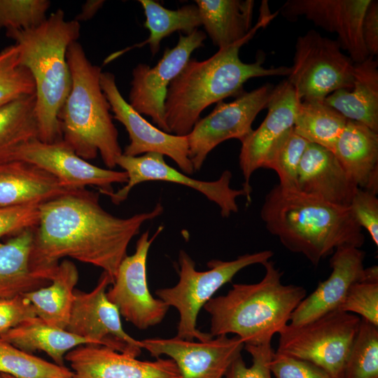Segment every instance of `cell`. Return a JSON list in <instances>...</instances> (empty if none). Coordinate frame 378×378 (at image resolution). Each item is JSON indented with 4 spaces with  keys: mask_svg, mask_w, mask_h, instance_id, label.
Instances as JSON below:
<instances>
[{
    "mask_svg": "<svg viewBox=\"0 0 378 378\" xmlns=\"http://www.w3.org/2000/svg\"><path fill=\"white\" fill-rule=\"evenodd\" d=\"M342 378H378V326L363 318L348 355Z\"/></svg>",
    "mask_w": 378,
    "mask_h": 378,
    "instance_id": "836d02e7",
    "label": "cell"
},
{
    "mask_svg": "<svg viewBox=\"0 0 378 378\" xmlns=\"http://www.w3.org/2000/svg\"><path fill=\"white\" fill-rule=\"evenodd\" d=\"M254 31L242 40L218 50L208 59L190 58L171 82L164 102V120L169 133L186 136L209 106L243 92V85L257 77L284 76L290 67H265L263 54L252 63L241 60L242 46L253 38Z\"/></svg>",
    "mask_w": 378,
    "mask_h": 378,
    "instance_id": "7a4b0ae2",
    "label": "cell"
},
{
    "mask_svg": "<svg viewBox=\"0 0 378 378\" xmlns=\"http://www.w3.org/2000/svg\"><path fill=\"white\" fill-rule=\"evenodd\" d=\"M244 348L252 358V365L246 366L241 355L231 364L225 378H272L270 363L274 351L271 343L259 345L245 344Z\"/></svg>",
    "mask_w": 378,
    "mask_h": 378,
    "instance_id": "f35d334b",
    "label": "cell"
},
{
    "mask_svg": "<svg viewBox=\"0 0 378 378\" xmlns=\"http://www.w3.org/2000/svg\"><path fill=\"white\" fill-rule=\"evenodd\" d=\"M80 30L79 22L66 20L62 9L36 27L6 30V36L15 42L20 64L35 83L38 139L43 142L62 140L58 114L71 88L66 51Z\"/></svg>",
    "mask_w": 378,
    "mask_h": 378,
    "instance_id": "277c9868",
    "label": "cell"
},
{
    "mask_svg": "<svg viewBox=\"0 0 378 378\" xmlns=\"http://www.w3.org/2000/svg\"><path fill=\"white\" fill-rule=\"evenodd\" d=\"M357 188L332 151L309 143L298 169V191L331 204L349 206Z\"/></svg>",
    "mask_w": 378,
    "mask_h": 378,
    "instance_id": "7402d4cb",
    "label": "cell"
},
{
    "mask_svg": "<svg viewBox=\"0 0 378 378\" xmlns=\"http://www.w3.org/2000/svg\"><path fill=\"white\" fill-rule=\"evenodd\" d=\"M34 317V309L23 294L0 298V336Z\"/></svg>",
    "mask_w": 378,
    "mask_h": 378,
    "instance_id": "7bdbcfd3",
    "label": "cell"
},
{
    "mask_svg": "<svg viewBox=\"0 0 378 378\" xmlns=\"http://www.w3.org/2000/svg\"><path fill=\"white\" fill-rule=\"evenodd\" d=\"M351 213L360 227H364L378 246V199L370 191L357 188L349 204Z\"/></svg>",
    "mask_w": 378,
    "mask_h": 378,
    "instance_id": "60d3db41",
    "label": "cell"
},
{
    "mask_svg": "<svg viewBox=\"0 0 378 378\" xmlns=\"http://www.w3.org/2000/svg\"><path fill=\"white\" fill-rule=\"evenodd\" d=\"M202 25L212 43L224 48L263 28L276 15L271 13L267 1L262 2L258 22L252 27L253 0H196Z\"/></svg>",
    "mask_w": 378,
    "mask_h": 378,
    "instance_id": "603a6c76",
    "label": "cell"
},
{
    "mask_svg": "<svg viewBox=\"0 0 378 378\" xmlns=\"http://www.w3.org/2000/svg\"><path fill=\"white\" fill-rule=\"evenodd\" d=\"M309 142L292 130L274 154L267 169L274 170L279 187L285 190H298L297 179L301 159Z\"/></svg>",
    "mask_w": 378,
    "mask_h": 378,
    "instance_id": "d590c367",
    "label": "cell"
},
{
    "mask_svg": "<svg viewBox=\"0 0 378 378\" xmlns=\"http://www.w3.org/2000/svg\"><path fill=\"white\" fill-rule=\"evenodd\" d=\"M370 0H288L281 8L286 18L303 16L316 27L337 34V40L354 63L370 55L363 36L362 24Z\"/></svg>",
    "mask_w": 378,
    "mask_h": 378,
    "instance_id": "d6986e66",
    "label": "cell"
},
{
    "mask_svg": "<svg viewBox=\"0 0 378 378\" xmlns=\"http://www.w3.org/2000/svg\"><path fill=\"white\" fill-rule=\"evenodd\" d=\"M36 93L0 107V151L38 139Z\"/></svg>",
    "mask_w": 378,
    "mask_h": 378,
    "instance_id": "1f68e13d",
    "label": "cell"
},
{
    "mask_svg": "<svg viewBox=\"0 0 378 378\" xmlns=\"http://www.w3.org/2000/svg\"><path fill=\"white\" fill-rule=\"evenodd\" d=\"M36 93L29 71L20 64L15 45L0 52V107L20 97Z\"/></svg>",
    "mask_w": 378,
    "mask_h": 378,
    "instance_id": "e575fe53",
    "label": "cell"
},
{
    "mask_svg": "<svg viewBox=\"0 0 378 378\" xmlns=\"http://www.w3.org/2000/svg\"><path fill=\"white\" fill-rule=\"evenodd\" d=\"M378 326V282L360 281L349 289L340 309Z\"/></svg>",
    "mask_w": 378,
    "mask_h": 378,
    "instance_id": "74e56055",
    "label": "cell"
},
{
    "mask_svg": "<svg viewBox=\"0 0 378 378\" xmlns=\"http://www.w3.org/2000/svg\"><path fill=\"white\" fill-rule=\"evenodd\" d=\"M365 257V253L360 248L337 247L330 259V276L300 302L288 324L299 326L339 309L350 287L364 279Z\"/></svg>",
    "mask_w": 378,
    "mask_h": 378,
    "instance_id": "44dd1931",
    "label": "cell"
},
{
    "mask_svg": "<svg viewBox=\"0 0 378 378\" xmlns=\"http://www.w3.org/2000/svg\"><path fill=\"white\" fill-rule=\"evenodd\" d=\"M260 216L268 232L287 249L304 255L315 266L340 246L360 248L365 241L349 206L279 185L267 194Z\"/></svg>",
    "mask_w": 378,
    "mask_h": 378,
    "instance_id": "3957f363",
    "label": "cell"
},
{
    "mask_svg": "<svg viewBox=\"0 0 378 378\" xmlns=\"http://www.w3.org/2000/svg\"><path fill=\"white\" fill-rule=\"evenodd\" d=\"M324 102L347 120L362 123L378 132V62L374 57L354 63L350 90L340 89Z\"/></svg>",
    "mask_w": 378,
    "mask_h": 378,
    "instance_id": "484cf974",
    "label": "cell"
},
{
    "mask_svg": "<svg viewBox=\"0 0 378 378\" xmlns=\"http://www.w3.org/2000/svg\"><path fill=\"white\" fill-rule=\"evenodd\" d=\"M104 1L89 0L87 1L81 8V12L76 17V20L86 21L90 20L103 6Z\"/></svg>",
    "mask_w": 378,
    "mask_h": 378,
    "instance_id": "f6af8a7d",
    "label": "cell"
},
{
    "mask_svg": "<svg viewBox=\"0 0 378 378\" xmlns=\"http://www.w3.org/2000/svg\"><path fill=\"white\" fill-rule=\"evenodd\" d=\"M0 338L30 354L42 351L60 366H65V356L69 351L80 345L94 344L89 339L49 325L37 316L9 330Z\"/></svg>",
    "mask_w": 378,
    "mask_h": 378,
    "instance_id": "f1b7e54d",
    "label": "cell"
},
{
    "mask_svg": "<svg viewBox=\"0 0 378 378\" xmlns=\"http://www.w3.org/2000/svg\"><path fill=\"white\" fill-rule=\"evenodd\" d=\"M66 59L71 88L58 114L62 139L87 161L99 153L104 164L112 169L122 151L101 87V68L90 62L77 41L68 47Z\"/></svg>",
    "mask_w": 378,
    "mask_h": 378,
    "instance_id": "8992f818",
    "label": "cell"
},
{
    "mask_svg": "<svg viewBox=\"0 0 378 378\" xmlns=\"http://www.w3.org/2000/svg\"><path fill=\"white\" fill-rule=\"evenodd\" d=\"M273 254L272 251L265 250L244 254L230 261L211 260L207 263L209 269L200 272L195 269V263L190 255L181 250L178 258V283L173 287L155 291L159 299L169 307L176 308L179 313L176 337L186 340L196 339L201 342L213 338L210 333L202 332L196 327L201 308L240 270L251 265H262Z\"/></svg>",
    "mask_w": 378,
    "mask_h": 378,
    "instance_id": "52a82bcc",
    "label": "cell"
},
{
    "mask_svg": "<svg viewBox=\"0 0 378 378\" xmlns=\"http://www.w3.org/2000/svg\"><path fill=\"white\" fill-rule=\"evenodd\" d=\"M362 36L370 56L378 54V1L370 0L362 24Z\"/></svg>",
    "mask_w": 378,
    "mask_h": 378,
    "instance_id": "ee69618b",
    "label": "cell"
},
{
    "mask_svg": "<svg viewBox=\"0 0 378 378\" xmlns=\"http://www.w3.org/2000/svg\"><path fill=\"white\" fill-rule=\"evenodd\" d=\"M34 230H24L0 244V298L22 295L50 282L31 267Z\"/></svg>",
    "mask_w": 378,
    "mask_h": 378,
    "instance_id": "83f0119b",
    "label": "cell"
},
{
    "mask_svg": "<svg viewBox=\"0 0 378 378\" xmlns=\"http://www.w3.org/2000/svg\"><path fill=\"white\" fill-rule=\"evenodd\" d=\"M347 119L324 101H300L293 130L309 143L333 153Z\"/></svg>",
    "mask_w": 378,
    "mask_h": 378,
    "instance_id": "4dcf8cb0",
    "label": "cell"
},
{
    "mask_svg": "<svg viewBox=\"0 0 378 378\" xmlns=\"http://www.w3.org/2000/svg\"><path fill=\"white\" fill-rule=\"evenodd\" d=\"M360 320L336 309L299 326L288 324L278 334L276 351L311 362L333 378H342Z\"/></svg>",
    "mask_w": 378,
    "mask_h": 378,
    "instance_id": "ba28073f",
    "label": "cell"
},
{
    "mask_svg": "<svg viewBox=\"0 0 378 378\" xmlns=\"http://www.w3.org/2000/svg\"><path fill=\"white\" fill-rule=\"evenodd\" d=\"M354 62L340 43L311 29L298 37L287 80L300 101H324L340 89L350 90Z\"/></svg>",
    "mask_w": 378,
    "mask_h": 378,
    "instance_id": "9c48e42d",
    "label": "cell"
},
{
    "mask_svg": "<svg viewBox=\"0 0 378 378\" xmlns=\"http://www.w3.org/2000/svg\"><path fill=\"white\" fill-rule=\"evenodd\" d=\"M117 165L127 173V182L110 197L111 202L116 205L127 198L135 186L152 181L178 183L201 192L219 206L223 218L238 211L236 201L238 197L246 196L250 200V197L243 188L237 190L230 187L232 173L228 170L224 171L216 181L197 180L167 164L163 155L153 152L139 156L122 154L117 160Z\"/></svg>",
    "mask_w": 378,
    "mask_h": 378,
    "instance_id": "7c38bea8",
    "label": "cell"
},
{
    "mask_svg": "<svg viewBox=\"0 0 378 378\" xmlns=\"http://www.w3.org/2000/svg\"><path fill=\"white\" fill-rule=\"evenodd\" d=\"M260 281L235 284L226 295L210 299L204 309L211 316L212 337L234 334L244 345L271 343L289 323L290 316L306 297L300 286L282 283L283 272L267 260Z\"/></svg>",
    "mask_w": 378,
    "mask_h": 378,
    "instance_id": "5b68a950",
    "label": "cell"
},
{
    "mask_svg": "<svg viewBox=\"0 0 378 378\" xmlns=\"http://www.w3.org/2000/svg\"><path fill=\"white\" fill-rule=\"evenodd\" d=\"M73 378H182L170 358L142 361L105 346H78L65 356Z\"/></svg>",
    "mask_w": 378,
    "mask_h": 378,
    "instance_id": "ffe728a7",
    "label": "cell"
},
{
    "mask_svg": "<svg viewBox=\"0 0 378 378\" xmlns=\"http://www.w3.org/2000/svg\"><path fill=\"white\" fill-rule=\"evenodd\" d=\"M300 102L293 86L283 80L274 87L264 120L241 141L239 167L244 179L243 189L249 197L252 174L260 168L267 169L276 150L293 130Z\"/></svg>",
    "mask_w": 378,
    "mask_h": 378,
    "instance_id": "2e32d148",
    "label": "cell"
},
{
    "mask_svg": "<svg viewBox=\"0 0 378 378\" xmlns=\"http://www.w3.org/2000/svg\"><path fill=\"white\" fill-rule=\"evenodd\" d=\"M0 378H1V375H0Z\"/></svg>",
    "mask_w": 378,
    "mask_h": 378,
    "instance_id": "7dc6e473",
    "label": "cell"
},
{
    "mask_svg": "<svg viewBox=\"0 0 378 378\" xmlns=\"http://www.w3.org/2000/svg\"><path fill=\"white\" fill-rule=\"evenodd\" d=\"M274 87L267 83L243 92L232 102L220 101L209 114L197 120L186 135L188 157L195 172L201 169L216 146L231 139L241 141L252 132V124L257 115L267 108Z\"/></svg>",
    "mask_w": 378,
    "mask_h": 378,
    "instance_id": "8fae6325",
    "label": "cell"
},
{
    "mask_svg": "<svg viewBox=\"0 0 378 378\" xmlns=\"http://www.w3.org/2000/svg\"><path fill=\"white\" fill-rule=\"evenodd\" d=\"M99 192L71 190L39 205L30 255L32 270L50 281L60 260L69 257L114 277L130 241L143 224L163 212L161 203L128 218L115 216L99 203Z\"/></svg>",
    "mask_w": 378,
    "mask_h": 378,
    "instance_id": "6da1fadb",
    "label": "cell"
},
{
    "mask_svg": "<svg viewBox=\"0 0 378 378\" xmlns=\"http://www.w3.org/2000/svg\"><path fill=\"white\" fill-rule=\"evenodd\" d=\"M270 370L274 378H333L311 362L276 351L273 354Z\"/></svg>",
    "mask_w": 378,
    "mask_h": 378,
    "instance_id": "b9f144b4",
    "label": "cell"
},
{
    "mask_svg": "<svg viewBox=\"0 0 378 378\" xmlns=\"http://www.w3.org/2000/svg\"><path fill=\"white\" fill-rule=\"evenodd\" d=\"M113 282L111 276L103 272L91 291L75 290L65 330L90 340L94 344L136 358L141 353V342L124 330L118 308L106 297L107 287Z\"/></svg>",
    "mask_w": 378,
    "mask_h": 378,
    "instance_id": "5bb4252c",
    "label": "cell"
},
{
    "mask_svg": "<svg viewBox=\"0 0 378 378\" xmlns=\"http://www.w3.org/2000/svg\"><path fill=\"white\" fill-rule=\"evenodd\" d=\"M333 153L358 188L378 193V132L348 120Z\"/></svg>",
    "mask_w": 378,
    "mask_h": 378,
    "instance_id": "cb8c5ba5",
    "label": "cell"
},
{
    "mask_svg": "<svg viewBox=\"0 0 378 378\" xmlns=\"http://www.w3.org/2000/svg\"><path fill=\"white\" fill-rule=\"evenodd\" d=\"M1 378H14L10 375L5 374H0Z\"/></svg>",
    "mask_w": 378,
    "mask_h": 378,
    "instance_id": "bcb514c9",
    "label": "cell"
},
{
    "mask_svg": "<svg viewBox=\"0 0 378 378\" xmlns=\"http://www.w3.org/2000/svg\"><path fill=\"white\" fill-rule=\"evenodd\" d=\"M68 191L55 176L32 164L0 162V206L41 204Z\"/></svg>",
    "mask_w": 378,
    "mask_h": 378,
    "instance_id": "d4e9b609",
    "label": "cell"
},
{
    "mask_svg": "<svg viewBox=\"0 0 378 378\" xmlns=\"http://www.w3.org/2000/svg\"><path fill=\"white\" fill-rule=\"evenodd\" d=\"M40 204L0 206V239L35 229L40 218Z\"/></svg>",
    "mask_w": 378,
    "mask_h": 378,
    "instance_id": "ab89813d",
    "label": "cell"
},
{
    "mask_svg": "<svg viewBox=\"0 0 378 378\" xmlns=\"http://www.w3.org/2000/svg\"><path fill=\"white\" fill-rule=\"evenodd\" d=\"M100 84L113 118L124 125L129 135L130 144L125 148L123 155L139 156L158 153L172 159L182 172L188 175L195 172L188 157L186 136L165 132L143 118L123 98L113 74L102 72Z\"/></svg>",
    "mask_w": 378,
    "mask_h": 378,
    "instance_id": "e0dca14e",
    "label": "cell"
},
{
    "mask_svg": "<svg viewBox=\"0 0 378 378\" xmlns=\"http://www.w3.org/2000/svg\"><path fill=\"white\" fill-rule=\"evenodd\" d=\"M146 21L144 26L148 29L149 36L144 41L134 44L130 48H126L114 53L107 58L106 62L120 56L133 48H141L148 45L153 55L160 50V42L165 37L175 31H182L188 35L202 26L200 13L196 4H188L176 10L163 7L160 4L153 0H139Z\"/></svg>",
    "mask_w": 378,
    "mask_h": 378,
    "instance_id": "f546056e",
    "label": "cell"
},
{
    "mask_svg": "<svg viewBox=\"0 0 378 378\" xmlns=\"http://www.w3.org/2000/svg\"><path fill=\"white\" fill-rule=\"evenodd\" d=\"M0 374L14 378H73L70 368L24 351L1 338Z\"/></svg>",
    "mask_w": 378,
    "mask_h": 378,
    "instance_id": "d6a6232c",
    "label": "cell"
},
{
    "mask_svg": "<svg viewBox=\"0 0 378 378\" xmlns=\"http://www.w3.org/2000/svg\"><path fill=\"white\" fill-rule=\"evenodd\" d=\"M159 227L150 238L148 230L136 241L135 252L120 262L106 297L125 319L140 330L159 324L169 306L150 293L147 284L146 260L150 246L162 230Z\"/></svg>",
    "mask_w": 378,
    "mask_h": 378,
    "instance_id": "4fadbf2b",
    "label": "cell"
},
{
    "mask_svg": "<svg viewBox=\"0 0 378 378\" xmlns=\"http://www.w3.org/2000/svg\"><path fill=\"white\" fill-rule=\"evenodd\" d=\"M50 6L48 0H0V30L36 27L46 20Z\"/></svg>",
    "mask_w": 378,
    "mask_h": 378,
    "instance_id": "8d00e7d4",
    "label": "cell"
},
{
    "mask_svg": "<svg viewBox=\"0 0 378 378\" xmlns=\"http://www.w3.org/2000/svg\"><path fill=\"white\" fill-rule=\"evenodd\" d=\"M205 32L180 34L178 43L164 50L153 67L139 64L132 70L129 104L141 115L150 116L159 129L169 133L164 120V102L171 82L181 72L192 52L204 46Z\"/></svg>",
    "mask_w": 378,
    "mask_h": 378,
    "instance_id": "9a60e30c",
    "label": "cell"
},
{
    "mask_svg": "<svg viewBox=\"0 0 378 378\" xmlns=\"http://www.w3.org/2000/svg\"><path fill=\"white\" fill-rule=\"evenodd\" d=\"M142 349L157 358H170L182 378H223L232 362L239 356L244 344L238 336H216L209 340L194 342L176 337L141 340Z\"/></svg>",
    "mask_w": 378,
    "mask_h": 378,
    "instance_id": "ac0fdd59",
    "label": "cell"
},
{
    "mask_svg": "<svg viewBox=\"0 0 378 378\" xmlns=\"http://www.w3.org/2000/svg\"><path fill=\"white\" fill-rule=\"evenodd\" d=\"M22 161L32 164L55 176L67 190L95 186L109 197L115 192L113 184L126 183L125 171L104 169L79 157L64 141L43 142L34 139L0 151V162Z\"/></svg>",
    "mask_w": 378,
    "mask_h": 378,
    "instance_id": "30bf717a",
    "label": "cell"
},
{
    "mask_svg": "<svg viewBox=\"0 0 378 378\" xmlns=\"http://www.w3.org/2000/svg\"><path fill=\"white\" fill-rule=\"evenodd\" d=\"M78 281L76 265L68 259L62 260L48 285L23 295L33 306L37 317L49 325L66 329Z\"/></svg>",
    "mask_w": 378,
    "mask_h": 378,
    "instance_id": "4316f807",
    "label": "cell"
}]
</instances>
